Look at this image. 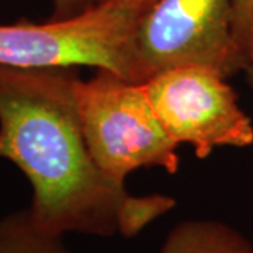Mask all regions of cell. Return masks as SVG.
I'll return each instance as SVG.
<instances>
[{"label":"cell","instance_id":"5b68a950","mask_svg":"<svg viewBox=\"0 0 253 253\" xmlns=\"http://www.w3.org/2000/svg\"><path fill=\"white\" fill-rule=\"evenodd\" d=\"M232 14L234 0H156L141 14L134 36L139 82L189 65L225 78L241 72Z\"/></svg>","mask_w":253,"mask_h":253},{"label":"cell","instance_id":"8992f818","mask_svg":"<svg viewBox=\"0 0 253 253\" xmlns=\"http://www.w3.org/2000/svg\"><path fill=\"white\" fill-rule=\"evenodd\" d=\"M158 253H253V242L224 221L187 218L169 229Z\"/></svg>","mask_w":253,"mask_h":253},{"label":"cell","instance_id":"7a4b0ae2","mask_svg":"<svg viewBox=\"0 0 253 253\" xmlns=\"http://www.w3.org/2000/svg\"><path fill=\"white\" fill-rule=\"evenodd\" d=\"M142 13L144 10L126 0H111L65 20L0 24V65L87 66L141 83L134 36Z\"/></svg>","mask_w":253,"mask_h":253},{"label":"cell","instance_id":"52a82bcc","mask_svg":"<svg viewBox=\"0 0 253 253\" xmlns=\"http://www.w3.org/2000/svg\"><path fill=\"white\" fill-rule=\"evenodd\" d=\"M0 253H76L62 236L40 231L31 221L28 208L0 218Z\"/></svg>","mask_w":253,"mask_h":253},{"label":"cell","instance_id":"9c48e42d","mask_svg":"<svg viewBox=\"0 0 253 253\" xmlns=\"http://www.w3.org/2000/svg\"><path fill=\"white\" fill-rule=\"evenodd\" d=\"M99 0H52L54 9L49 20H65L84 13L97 4Z\"/></svg>","mask_w":253,"mask_h":253},{"label":"cell","instance_id":"8fae6325","mask_svg":"<svg viewBox=\"0 0 253 253\" xmlns=\"http://www.w3.org/2000/svg\"><path fill=\"white\" fill-rule=\"evenodd\" d=\"M245 75V81H246V84L253 89V62L249 65V66H246V69L244 71Z\"/></svg>","mask_w":253,"mask_h":253},{"label":"cell","instance_id":"6da1fadb","mask_svg":"<svg viewBox=\"0 0 253 253\" xmlns=\"http://www.w3.org/2000/svg\"><path fill=\"white\" fill-rule=\"evenodd\" d=\"M78 78L75 68L0 65V158L27 177L28 212L44 234L134 238L176 200L135 196L101 172L83 135Z\"/></svg>","mask_w":253,"mask_h":253},{"label":"cell","instance_id":"ba28073f","mask_svg":"<svg viewBox=\"0 0 253 253\" xmlns=\"http://www.w3.org/2000/svg\"><path fill=\"white\" fill-rule=\"evenodd\" d=\"M232 36L241 72H244L253 62V0H234Z\"/></svg>","mask_w":253,"mask_h":253},{"label":"cell","instance_id":"30bf717a","mask_svg":"<svg viewBox=\"0 0 253 253\" xmlns=\"http://www.w3.org/2000/svg\"><path fill=\"white\" fill-rule=\"evenodd\" d=\"M103 1H111V0H99L97 3H103ZM126 1H129V3H132V4H135V6H138L139 9H142L145 11L146 9H149L156 0H126Z\"/></svg>","mask_w":253,"mask_h":253},{"label":"cell","instance_id":"3957f363","mask_svg":"<svg viewBox=\"0 0 253 253\" xmlns=\"http://www.w3.org/2000/svg\"><path fill=\"white\" fill-rule=\"evenodd\" d=\"M76 101L89 151L110 179L126 184L138 169L179 170V145L156 117L142 83L97 69L86 81L78 78Z\"/></svg>","mask_w":253,"mask_h":253},{"label":"cell","instance_id":"277c9868","mask_svg":"<svg viewBox=\"0 0 253 253\" xmlns=\"http://www.w3.org/2000/svg\"><path fill=\"white\" fill-rule=\"evenodd\" d=\"M228 78L204 66H179L142 83L166 132L177 145H190L199 159L218 148L253 145V121Z\"/></svg>","mask_w":253,"mask_h":253}]
</instances>
